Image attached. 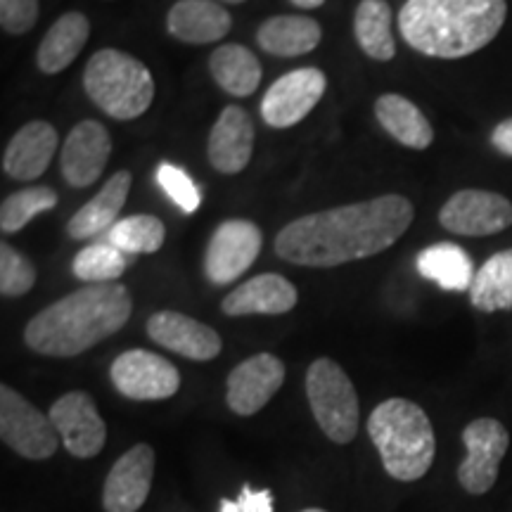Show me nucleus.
I'll use <instances>...</instances> for the list:
<instances>
[{
    "mask_svg": "<svg viewBox=\"0 0 512 512\" xmlns=\"http://www.w3.org/2000/svg\"><path fill=\"white\" fill-rule=\"evenodd\" d=\"M413 216V204L403 195L316 211L287 223L275 238V252L297 266H342L392 247L411 228Z\"/></svg>",
    "mask_w": 512,
    "mask_h": 512,
    "instance_id": "1",
    "label": "nucleus"
},
{
    "mask_svg": "<svg viewBox=\"0 0 512 512\" xmlns=\"http://www.w3.org/2000/svg\"><path fill=\"white\" fill-rule=\"evenodd\" d=\"M131 311L133 299L126 285H86L36 313L24 330V342L43 356H79L102 339L117 335Z\"/></svg>",
    "mask_w": 512,
    "mask_h": 512,
    "instance_id": "2",
    "label": "nucleus"
},
{
    "mask_svg": "<svg viewBox=\"0 0 512 512\" xmlns=\"http://www.w3.org/2000/svg\"><path fill=\"white\" fill-rule=\"evenodd\" d=\"M505 17V0H406L399 31L420 55L460 60L489 46Z\"/></svg>",
    "mask_w": 512,
    "mask_h": 512,
    "instance_id": "3",
    "label": "nucleus"
},
{
    "mask_svg": "<svg viewBox=\"0 0 512 512\" xmlns=\"http://www.w3.org/2000/svg\"><path fill=\"white\" fill-rule=\"evenodd\" d=\"M368 434L389 477L418 482L430 472L437 451L432 422L418 403L387 399L370 413Z\"/></svg>",
    "mask_w": 512,
    "mask_h": 512,
    "instance_id": "4",
    "label": "nucleus"
},
{
    "mask_svg": "<svg viewBox=\"0 0 512 512\" xmlns=\"http://www.w3.org/2000/svg\"><path fill=\"white\" fill-rule=\"evenodd\" d=\"M83 88L102 112L117 121L143 117L155 100V79L150 69L117 48L98 50L88 60Z\"/></svg>",
    "mask_w": 512,
    "mask_h": 512,
    "instance_id": "5",
    "label": "nucleus"
},
{
    "mask_svg": "<svg viewBox=\"0 0 512 512\" xmlns=\"http://www.w3.org/2000/svg\"><path fill=\"white\" fill-rule=\"evenodd\" d=\"M313 418L335 444H349L358 432V396L349 375L332 358H318L306 373Z\"/></svg>",
    "mask_w": 512,
    "mask_h": 512,
    "instance_id": "6",
    "label": "nucleus"
},
{
    "mask_svg": "<svg viewBox=\"0 0 512 512\" xmlns=\"http://www.w3.org/2000/svg\"><path fill=\"white\" fill-rule=\"evenodd\" d=\"M0 437L12 451L29 460H48L60 444L50 415L38 411L8 384L0 387Z\"/></svg>",
    "mask_w": 512,
    "mask_h": 512,
    "instance_id": "7",
    "label": "nucleus"
},
{
    "mask_svg": "<svg viewBox=\"0 0 512 512\" xmlns=\"http://www.w3.org/2000/svg\"><path fill=\"white\" fill-rule=\"evenodd\" d=\"M117 392L133 401L171 399L181 387V373L171 361L145 349H131L114 358L110 368Z\"/></svg>",
    "mask_w": 512,
    "mask_h": 512,
    "instance_id": "8",
    "label": "nucleus"
},
{
    "mask_svg": "<svg viewBox=\"0 0 512 512\" xmlns=\"http://www.w3.org/2000/svg\"><path fill=\"white\" fill-rule=\"evenodd\" d=\"M467 456L458 467V482L467 494L482 496L498 479V465L510 446V434L503 422L477 418L463 430Z\"/></svg>",
    "mask_w": 512,
    "mask_h": 512,
    "instance_id": "9",
    "label": "nucleus"
},
{
    "mask_svg": "<svg viewBox=\"0 0 512 512\" xmlns=\"http://www.w3.org/2000/svg\"><path fill=\"white\" fill-rule=\"evenodd\" d=\"M264 235L247 219H228L211 235L204 254V273L209 283L228 285L247 273L261 252Z\"/></svg>",
    "mask_w": 512,
    "mask_h": 512,
    "instance_id": "10",
    "label": "nucleus"
},
{
    "mask_svg": "<svg viewBox=\"0 0 512 512\" xmlns=\"http://www.w3.org/2000/svg\"><path fill=\"white\" fill-rule=\"evenodd\" d=\"M448 233L486 238L512 226V202L491 190H460L439 211Z\"/></svg>",
    "mask_w": 512,
    "mask_h": 512,
    "instance_id": "11",
    "label": "nucleus"
},
{
    "mask_svg": "<svg viewBox=\"0 0 512 512\" xmlns=\"http://www.w3.org/2000/svg\"><path fill=\"white\" fill-rule=\"evenodd\" d=\"M328 88V76L318 67H302L280 76L261 100V117L273 128H290L309 117Z\"/></svg>",
    "mask_w": 512,
    "mask_h": 512,
    "instance_id": "12",
    "label": "nucleus"
},
{
    "mask_svg": "<svg viewBox=\"0 0 512 512\" xmlns=\"http://www.w3.org/2000/svg\"><path fill=\"white\" fill-rule=\"evenodd\" d=\"M48 415L57 434H60L64 448L74 458H95L105 448L107 427L91 394H64L53 403Z\"/></svg>",
    "mask_w": 512,
    "mask_h": 512,
    "instance_id": "13",
    "label": "nucleus"
},
{
    "mask_svg": "<svg viewBox=\"0 0 512 512\" xmlns=\"http://www.w3.org/2000/svg\"><path fill=\"white\" fill-rule=\"evenodd\" d=\"M155 477V448L136 444L112 465L102 486L105 512H138L143 508Z\"/></svg>",
    "mask_w": 512,
    "mask_h": 512,
    "instance_id": "14",
    "label": "nucleus"
},
{
    "mask_svg": "<svg viewBox=\"0 0 512 512\" xmlns=\"http://www.w3.org/2000/svg\"><path fill=\"white\" fill-rule=\"evenodd\" d=\"M112 152V138L107 128L95 119L76 124L62 145L60 169L72 188H88L105 171Z\"/></svg>",
    "mask_w": 512,
    "mask_h": 512,
    "instance_id": "15",
    "label": "nucleus"
},
{
    "mask_svg": "<svg viewBox=\"0 0 512 512\" xmlns=\"http://www.w3.org/2000/svg\"><path fill=\"white\" fill-rule=\"evenodd\" d=\"M285 382V363L273 354H256L228 375L226 401L238 415H254L273 399Z\"/></svg>",
    "mask_w": 512,
    "mask_h": 512,
    "instance_id": "16",
    "label": "nucleus"
},
{
    "mask_svg": "<svg viewBox=\"0 0 512 512\" xmlns=\"http://www.w3.org/2000/svg\"><path fill=\"white\" fill-rule=\"evenodd\" d=\"M147 335L159 347L190 358V361H211L223 349L219 332L178 311H159L150 316Z\"/></svg>",
    "mask_w": 512,
    "mask_h": 512,
    "instance_id": "17",
    "label": "nucleus"
},
{
    "mask_svg": "<svg viewBox=\"0 0 512 512\" xmlns=\"http://www.w3.org/2000/svg\"><path fill=\"white\" fill-rule=\"evenodd\" d=\"M60 136L48 121H29L5 147L3 171L15 181H36L53 162Z\"/></svg>",
    "mask_w": 512,
    "mask_h": 512,
    "instance_id": "18",
    "label": "nucleus"
},
{
    "mask_svg": "<svg viewBox=\"0 0 512 512\" xmlns=\"http://www.w3.org/2000/svg\"><path fill=\"white\" fill-rule=\"evenodd\" d=\"M209 162L221 174H240L254 152V124L242 107L230 105L209 133Z\"/></svg>",
    "mask_w": 512,
    "mask_h": 512,
    "instance_id": "19",
    "label": "nucleus"
},
{
    "mask_svg": "<svg viewBox=\"0 0 512 512\" xmlns=\"http://www.w3.org/2000/svg\"><path fill=\"white\" fill-rule=\"evenodd\" d=\"M297 287L278 273H261L223 299L226 316H280L297 306Z\"/></svg>",
    "mask_w": 512,
    "mask_h": 512,
    "instance_id": "20",
    "label": "nucleus"
},
{
    "mask_svg": "<svg viewBox=\"0 0 512 512\" xmlns=\"http://www.w3.org/2000/svg\"><path fill=\"white\" fill-rule=\"evenodd\" d=\"M233 27V17L216 0H178L166 15L169 34L192 46L221 41Z\"/></svg>",
    "mask_w": 512,
    "mask_h": 512,
    "instance_id": "21",
    "label": "nucleus"
},
{
    "mask_svg": "<svg viewBox=\"0 0 512 512\" xmlns=\"http://www.w3.org/2000/svg\"><path fill=\"white\" fill-rule=\"evenodd\" d=\"M133 178L128 171H117L110 181L102 185V190L91 202L83 204L69 219L67 233L72 240H91L95 235L110 230L117 223L119 211L124 209L128 190H131Z\"/></svg>",
    "mask_w": 512,
    "mask_h": 512,
    "instance_id": "22",
    "label": "nucleus"
},
{
    "mask_svg": "<svg viewBox=\"0 0 512 512\" xmlns=\"http://www.w3.org/2000/svg\"><path fill=\"white\" fill-rule=\"evenodd\" d=\"M91 36V22L81 12H67L62 15L48 34L43 36L36 53V64L43 74H60L67 69L86 46Z\"/></svg>",
    "mask_w": 512,
    "mask_h": 512,
    "instance_id": "23",
    "label": "nucleus"
},
{
    "mask_svg": "<svg viewBox=\"0 0 512 512\" xmlns=\"http://www.w3.org/2000/svg\"><path fill=\"white\" fill-rule=\"evenodd\" d=\"M323 29L316 19L304 15H278L266 19L256 31V43L266 53L278 57H297L318 48Z\"/></svg>",
    "mask_w": 512,
    "mask_h": 512,
    "instance_id": "24",
    "label": "nucleus"
},
{
    "mask_svg": "<svg viewBox=\"0 0 512 512\" xmlns=\"http://www.w3.org/2000/svg\"><path fill=\"white\" fill-rule=\"evenodd\" d=\"M375 117L380 126L401 145L411 150H427L434 140V131L420 107L403 95L384 93L375 102Z\"/></svg>",
    "mask_w": 512,
    "mask_h": 512,
    "instance_id": "25",
    "label": "nucleus"
},
{
    "mask_svg": "<svg viewBox=\"0 0 512 512\" xmlns=\"http://www.w3.org/2000/svg\"><path fill=\"white\" fill-rule=\"evenodd\" d=\"M418 271L422 278L437 283L441 290L465 292L475 280V266L470 254L453 242H439L418 254Z\"/></svg>",
    "mask_w": 512,
    "mask_h": 512,
    "instance_id": "26",
    "label": "nucleus"
},
{
    "mask_svg": "<svg viewBox=\"0 0 512 512\" xmlns=\"http://www.w3.org/2000/svg\"><path fill=\"white\" fill-rule=\"evenodd\" d=\"M209 69L223 91L238 98L252 95L261 83V62L252 50L238 43H226L214 50L209 57Z\"/></svg>",
    "mask_w": 512,
    "mask_h": 512,
    "instance_id": "27",
    "label": "nucleus"
},
{
    "mask_svg": "<svg viewBox=\"0 0 512 512\" xmlns=\"http://www.w3.org/2000/svg\"><path fill=\"white\" fill-rule=\"evenodd\" d=\"M470 302L484 313L512 311V247L484 261L472 280Z\"/></svg>",
    "mask_w": 512,
    "mask_h": 512,
    "instance_id": "28",
    "label": "nucleus"
},
{
    "mask_svg": "<svg viewBox=\"0 0 512 512\" xmlns=\"http://www.w3.org/2000/svg\"><path fill=\"white\" fill-rule=\"evenodd\" d=\"M354 34L363 53L377 62H389L396 55L392 36V8L387 0H361L354 17Z\"/></svg>",
    "mask_w": 512,
    "mask_h": 512,
    "instance_id": "29",
    "label": "nucleus"
},
{
    "mask_svg": "<svg viewBox=\"0 0 512 512\" xmlns=\"http://www.w3.org/2000/svg\"><path fill=\"white\" fill-rule=\"evenodd\" d=\"M164 238V223L152 214L128 216L107 230V242H112L124 254H155L162 249Z\"/></svg>",
    "mask_w": 512,
    "mask_h": 512,
    "instance_id": "30",
    "label": "nucleus"
},
{
    "mask_svg": "<svg viewBox=\"0 0 512 512\" xmlns=\"http://www.w3.org/2000/svg\"><path fill=\"white\" fill-rule=\"evenodd\" d=\"M126 254L112 242H93L83 247L72 261V273L88 285L114 283L126 271Z\"/></svg>",
    "mask_w": 512,
    "mask_h": 512,
    "instance_id": "31",
    "label": "nucleus"
},
{
    "mask_svg": "<svg viewBox=\"0 0 512 512\" xmlns=\"http://www.w3.org/2000/svg\"><path fill=\"white\" fill-rule=\"evenodd\" d=\"M55 204L57 192L53 188H46V185L12 192L0 207V230L5 235L19 233L24 226H29V221H34V216L55 209Z\"/></svg>",
    "mask_w": 512,
    "mask_h": 512,
    "instance_id": "32",
    "label": "nucleus"
},
{
    "mask_svg": "<svg viewBox=\"0 0 512 512\" xmlns=\"http://www.w3.org/2000/svg\"><path fill=\"white\" fill-rule=\"evenodd\" d=\"M36 285V268L22 252L0 245V294L3 297H24Z\"/></svg>",
    "mask_w": 512,
    "mask_h": 512,
    "instance_id": "33",
    "label": "nucleus"
},
{
    "mask_svg": "<svg viewBox=\"0 0 512 512\" xmlns=\"http://www.w3.org/2000/svg\"><path fill=\"white\" fill-rule=\"evenodd\" d=\"M157 181L162 185L166 195H169L185 214H195V211L200 209V190H197V185L192 183V178L185 174L183 169H178L174 164H162L157 169Z\"/></svg>",
    "mask_w": 512,
    "mask_h": 512,
    "instance_id": "34",
    "label": "nucleus"
},
{
    "mask_svg": "<svg viewBox=\"0 0 512 512\" xmlns=\"http://www.w3.org/2000/svg\"><path fill=\"white\" fill-rule=\"evenodd\" d=\"M41 5L38 0H0V27L8 34H27L36 27Z\"/></svg>",
    "mask_w": 512,
    "mask_h": 512,
    "instance_id": "35",
    "label": "nucleus"
},
{
    "mask_svg": "<svg viewBox=\"0 0 512 512\" xmlns=\"http://www.w3.org/2000/svg\"><path fill=\"white\" fill-rule=\"evenodd\" d=\"M240 512H273V496L271 491H254L252 486L245 484L238 498Z\"/></svg>",
    "mask_w": 512,
    "mask_h": 512,
    "instance_id": "36",
    "label": "nucleus"
},
{
    "mask_svg": "<svg viewBox=\"0 0 512 512\" xmlns=\"http://www.w3.org/2000/svg\"><path fill=\"white\" fill-rule=\"evenodd\" d=\"M491 145L505 157H512V117L501 121L491 133Z\"/></svg>",
    "mask_w": 512,
    "mask_h": 512,
    "instance_id": "37",
    "label": "nucleus"
},
{
    "mask_svg": "<svg viewBox=\"0 0 512 512\" xmlns=\"http://www.w3.org/2000/svg\"><path fill=\"white\" fill-rule=\"evenodd\" d=\"M290 3L297 5V8H302V10H316L325 3V0H290Z\"/></svg>",
    "mask_w": 512,
    "mask_h": 512,
    "instance_id": "38",
    "label": "nucleus"
},
{
    "mask_svg": "<svg viewBox=\"0 0 512 512\" xmlns=\"http://www.w3.org/2000/svg\"><path fill=\"white\" fill-rule=\"evenodd\" d=\"M216 3H230V5H238V3H245V0H216Z\"/></svg>",
    "mask_w": 512,
    "mask_h": 512,
    "instance_id": "39",
    "label": "nucleus"
},
{
    "mask_svg": "<svg viewBox=\"0 0 512 512\" xmlns=\"http://www.w3.org/2000/svg\"><path fill=\"white\" fill-rule=\"evenodd\" d=\"M302 512H325V510H320V508H306V510H302Z\"/></svg>",
    "mask_w": 512,
    "mask_h": 512,
    "instance_id": "40",
    "label": "nucleus"
}]
</instances>
